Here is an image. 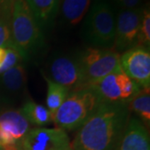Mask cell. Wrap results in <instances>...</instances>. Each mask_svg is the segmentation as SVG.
<instances>
[{"label":"cell","instance_id":"cell-15","mask_svg":"<svg viewBox=\"0 0 150 150\" xmlns=\"http://www.w3.org/2000/svg\"><path fill=\"white\" fill-rule=\"evenodd\" d=\"M117 73H113L105 76L96 83L88 85L96 92L102 102L118 103L122 102L120 90L118 88L117 80Z\"/></svg>","mask_w":150,"mask_h":150},{"label":"cell","instance_id":"cell-8","mask_svg":"<svg viewBox=\"0 0 150 150\" xmlns=\"http://www.w3.org/2000/svg\"><path fill=\"white\" fill-rule=\"evenodd\" d=\"M17 144L20 150H74L66 131L59 128L30 129Z\"/></svg>","mask_w":150,"mask_h":150},{"label":"cell","instance_id":"cell-24","mask_svg":"<svg viewBox=\"0 0 150 150\" xmlns=\"http://www.w3.org/2000/svg\"><path fill=\"white\" fill-rule=\"evenodd\" d=\"M17 142L8 133L0 128V148L5 147L7 145L14 144Z\"/></svg>","mask_w":150,"mask_h":150},{"label":"cell","instance_id":"cell-9","mask_svg":"<svg viewBox=\"0 0 150 150\" xmlns=\"http://www.w3.org/2000/svg\"><path fill=\"white\" fill-rule=\"evenodd\" d=\"M121 69L140 88L149 87L150 52L149 48L136 46L120 56Z\"/></svg>","mask_w":150,"mask_h":150},{"label":"cell","instance_id":"cell-12","mask_svg":"<svg viewBox=\"0 0 150 150\" xmlns=\"http://www.w3.org/2000/svg\"><path fill=\"white\" fill-rule=\"evenodd\" d=\"M0 128L18 142L30 130V123L21 110H8L0 114Z\"/></svg>","mask_w":150,"mask_h":150},{"label":"cell","instance_id":"cell-22","mask_svg":"<svg viewBox=\"0 0 150 150\" xmlns=\"http://www.w3.org/2000/svg\"><path fill=\"white\" fill-rule=\"evenodd\" d=\"M23 59L21 57V55L17 52L13 48H7V54L6 59L4 64L0 69V74L5 72L6 70L9 69L11 68L16 66L23 63Z\"/></svg>","mask_w":150,"mask_h":150},{"label":"cell","instance_id":"cell-2","mask_svg":"<svg viewBox=\"0 0 150 150\" xmlns=\"http://www.w3.org/2000/svg\"><path fill=\"white\" fill-rule=\"evenodd\" d=\"M13 48L23 60L40 51L45 44L43 30L25 0H14L9 18Z\"/></svg>","mask_w":150,"mask_h":150},{"label":"cell","instance_id":"cell-3","mask_svg":"<svg viewBox=\"0 0 150 150\" xmlns=\"http://www.w3.org/2000/svg\"><path fill=\"white\" fill-rule=\"evenodd\" d=\"M102 103L96 92L88 86L71 91L53 121L59 129L64 131L80 129Z\"/></svg>","mask_w":150,"mask_h":150},{"label":"cell","instance_id":"cell-10","mask_svg":"<svg viewBox=\"0 0 150 150\" xmlns=\"http://www.w3.org/2000/svg\"><path fill=\"white\" fill-rule=\"evenodd\" d=\"M114 150H150L147 127L138 118H129Z\"/></svg>","mask_w":150,"mask_h":150},{"label":"cell","instance_id":"cell-21","mask_svg":"<svg viewBox=\"0 0 150 150\" xmlns=\"http://www.w3.org/2000/svg\"><path fill=\"white\" fill-rule=\"evenodd\" d=\"M9 18L8 15L0 11V48H13L11 39Z\"/></svg>","mask_w":150,"mask_h":150},{"label":"cell","instance_id":"cell-16","mask_svg":"<svg viewBox=\"0 0 150 150\" xmlns=\"http://www.w3.org/2000/svg\"><path fill=\"white\" fill-rule=\"evenodd\" d=\"M129 112H134L147 128L150 124L149 87L141 88L127 103Z\"/></svg>","mask_w":150,"mask_h":150},{"label":"cell","instance_id":"cell-19","mask_svg":"<svg viewBox=\"0 0 150 150\" xmlns=\"http://www.w3.org/2000/svg\"><path fill=\"white\" fill-rule=\"evenodd\" d=\"M116 80L120 90L121 100L123 103L129 102L141 89L139 85L134 80H132L128 75L125 74L122 70L117 73Z\"/></svg>","mask_w":150,"mask_h":150},{"label":"cell","instance_id":"cell-13","mask_svg":"<svg viewBox=\"0 0 150 150\" xmlns=\"http://www.w3.org/2000/svg\"><path fill=\"white\" fill-rule=\"evenodd\" d=\"M92 0H60L59 13L63 23L74 27L86 16Z\"/></svg>","mask_w":150,"mask_h":150},{"label":"cell","instance_id":"cell-17","mask_svg":"<svg viewBox=\"0 0 150 150\" xmlns=\"http://www.w3.org/2000/svg\"><path fill=\"white\" fill-rule=\"evenodd\" d=\"M43 78L48 86L47 99H46L47 108L50 112L52 120H53L55 113L58 111L59 108L61 107L63 103L64 102L70 91L64 86L51 81L46 76H43Z\"/></svg>","mask_w":150,"mask_h":150},{"label":"cell","instance_id":"cell-5","mask_svg":"<svg viewBox=\"0 0 150 150\" xmlns=\"http://www.w3.org/2000/svg\"><path fill=\"white\" fill-rule=\"evenodd\" d=\"M77 57L80 63L87 86L105 76L121 71L120 55L113 48H87Z\"/></svg>","mask_w":150,"mask_h":150},{"label":"cell","instance_id":"cell-1","mask_svg":"<svg viewBox=\"0 0 150 150\" xmlns=\"http://www.w3.org/2000/svg\"><path fill=\"white\" fill-rule=\"evenodd\" d=\"M130 118L127 103L103 102L79 129L74 150H114Z\"/></svg>","mask_w":150,"mask_h":150},{"label":"cell","instance_id":"cell-26","mask_svg":"<svg viewBox=\"0 0 150 150\" xmlns=\"http://www.w3.org/2000/svg\"><path fill=\"white\" fill-rule=\"evenodd\" d=\"M6 54H7V49L6 48H0V69L4 64L6 59Z\"/></svg>","mask_w":150,"mask_h":150},{"label":"cell","instance_id":"cell-25","mask_svg":"<svg viewBox=\"0 0 150 150\" xmlns=\"http://www.w3.org/2000/svg\"><path fill=\"white\" fill-rule=\"evenodd\" d=\"M14 0H0V11L10 15L11 9Z\"/></svg>","mask_w":150,"mask_h":150},{"label":"cell","instance_id":"cell-11","mask_svg":"<svg viewBox=\"0 0 150 150\" xmlns=\"http://www.w3.org/2000/svg\"><path fill=\"white\" fill-rule=\"evenodd\" d=\"M28 8L42 30H47L54 24L59 14L60 0H25Z\"/></svg>","mask_w":150,"mask_h":150},{"label":"cell","instance_id":"cell-18","mask_svg":"<svg viewBox=\"0 0 150 150\" xmlns=\"http://www.w3.org/2000/svg\"><path fill=\"white\" fill-rule=\"evenodd\" d=\"M21 112L29 123L36 126H44L53 121L48 108L33 101H27L25 103L22 107Z\"/></svg>","mask_w":150,"mask_h":150},{"label":"cell","instance_id":"cell-6","mask_svg":"<svg viewBox=\"0 0 150 150\" xmlns=\"http://www.w3.org/2000/svg\"><path fill=\"white\" fill-rule=\"evenodd\" d=\"M47 78L70 92L87 86L77 55H60L54 58L48 66Z\"/></svg>","mask_w":150,"mask_h":150},{"label":"cell","instance_id":"cell-14","mask_svg":"<svg viewBox=\"0 0 150 150\" xmlns=\"http://www.w3.org/2000/svg\"><path fill=\"white\" fill-rule=\"evenodd\" d=\"M0 83L9 94H22L27 83V73L23 64L21 63L0 74Z\"/></svg>","mask_w":150,"mask_h":150},{"label":"cell","instance_id":"cell-23","mask_svg":"<svg viewBox=\"0 0 150 150\" xmlns=\"http://www.w3.org/2000/svg\"><path fill=\"white\" fill-rule=\"evenodd\" d=\"M122 9H135L140 8L142 0H113Z\"/></svg>","mask_w":150,"mask_h":150},{"label":"cell","instance_id":"cell-7","mask_svg":"<svg viewBox=\"0 0 150 150\" xmlns=\"http://www.w3.org/2000/svg\"><path fill=\"white\" fill-rule=\"evenodd\" d=\"M143 7L135 9H121L116 15L113 49L123 53L138 45Z\"/></svg>","mask_w":150,"mask_h":150},{"label":"cell","instance_id":"cell-4","mask_svg":"<svg viewBox=\"0 0 150 150\" xmlns=\"http://www.w3.org/2000/svg\"><path fill=\"white\" fill-rule=\"evenodd\" d=\"M82 33L93 48H112L114 43L116 14L108 0H95L84 17Z\"/></svg>","mask_w":150,"mask_h":150},{"label":"cell","instance_id":"cell-27","mask_svg":"<svg viewBox=\"0 0 150 150\" xmlns=\"http://www.w3.org/2000/svg\"><path fill=\"white\" fill-rule=\"evenodd\" d=\"M0 150H3V149H2V148H0Z\"/></svg>","mask_w":150,"mask_h":150},{"label":"cell","instance_id":"cell-20","mask_svg":"<svg viewBox=\"0 0 150 150\" xmlns=\"http://www.w3.org/2000/svg\"><path fill=\"white\" fill-rule=\"evenodd\" d=\"M150 48V8L149 4L143 8L138 45Z\"/></svg>","mask_w":150,"mask_h":150}]
</instances>
